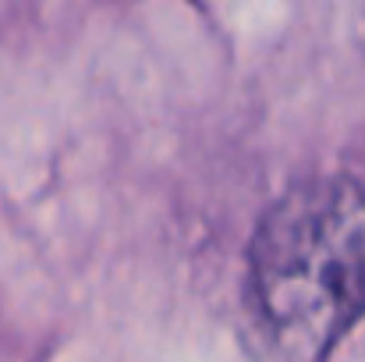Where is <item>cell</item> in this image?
<instances>
[{
  "label": "cell",
  "mask_w": 365,
  "mask_h": 362,
  "mask_svg": "<svg viewBox=\"0 0 365 362\" xmlns=\"http://www.w3.org/2000/svg\"><path fill=\"white\" fill-rule=\"evenodd\" d=\"M365 313V185L327 174L284 192L259 221L242 284L248 356L316 362Z\"/></svg>",
  "instance_id": "cell-1"
}]
</instances>
